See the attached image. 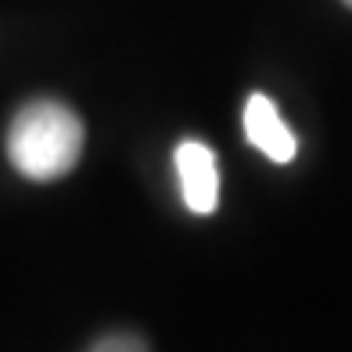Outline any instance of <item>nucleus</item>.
<instances>
[{
  "label": "nucleus",
  "mask_w": 352,
  "mask_h": 352,
  "mask_svg": "<svg viewBox=\"0 0 352 352\" xmlns=\"http://www.w3.org/2000/svg\"><path fill=\"white\" fill-rule=\"evenodd\" d=\"M176 176H180V190H184V205L198 216L216 212L219 205V169H216V155L209 144L201 140H184L176 148Z\"/></svg>",
  "instance_id": "f03ea898"
},
{
  "label": "nucleus",
  "mask_w": 352,
  "mask_h": 352,
  "mask_svg": "<svg viewBox=\"0 0 352 352\" xmlns=\"http://www.w3.org/2000/svg\"><path fill=\"white\" fill-rule=\"evenodd\" d=\"M245 133L270 162H292L295 151H298L295 133L287 130V122L280 119L277 104L270 98H263V94H252L245 101Z\"/></svg>",
  "instance_id": "7ed1b4c3"
},
{
  "label": "nucleus",
  "mask_w": 352,
  "mask_h": 352,
  "mask_svg": "<svg viewBox=\"0 0 352 352\" xmlns=\"http://www.w3.org/2000/svg\"><path fill=\"white\" fill-rule=\"evenodd\" d=\"M94 349H98V352H111V349H148V345L137 342V338H126V334H119V342H116V338H101V342H94Z\"/></svg>",
  "instance_id": "20e7f679"
},
{
  "label": "nucleus",
  "mask_w": 352,
  "mask_h": 352,
  "mask_svg": "<svg viewBox=\"0 0 352 352\" xmlns=\"http://www.w3.org/2000/svg\"><path fill=\"white\" fill-rule=\"evenodd\" d=\"M79 155H83V122L61 101H33L11 119L8 158L25 180H61L76 169Z\"/></svg>",
  "instance_id": "f257e3e1"
},
{
  "label": "nucleus",
  "mask_w": 352,
  "mask_h": 352,
  "mask_svg": "<svg viewBox=\"0 0 352 352\" xmlns=\"http://www.w3.org/2000/svg\"><path fill=\"white\" fill-rule=\"evenodd\" d=\"M345 4H349V8H352V0H345Z\"/></svg>",
  "instance_id": "39448f33"
}]
</instances>
